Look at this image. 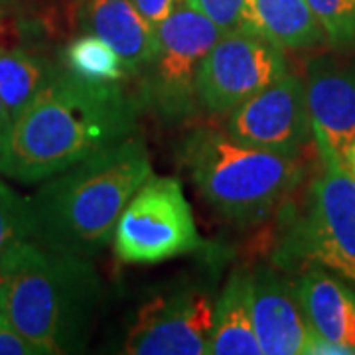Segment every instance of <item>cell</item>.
I'll return each instance as SVG.
<instances>
[{"instance_id": "1", "label": "cell", "mask_w": 355, "mask_h": 355, "mask_svg": "<svg viewBox=\"0 0 355 355\" xmlns=\"http://www.w3.org/2000/svg\"><path fill=\"white\" fill-rule=\"evenodd\" d=\"M140 103L121 83H91L55 67L0 132V174L38 184L137 130Z\"/></svg>"}, {"instance_id": "2", "label": "cell", "mask_w": 355, "mask_h": 355, "mask_svg": "<svg viewBox=\"0 0 355 355\" xmlns=\"http://www.w3.org/2000/svg\"><path fill=\"white\" fill-rule=\"evenodd\" d=\"M101 298V279L85 257L34 239L0 257V312L38 355L83 352Z\"/></svg>"}, {"instance_id": "3", "label": "cell", "mask_w": 355, "mask_h": 355, "mask_svg": "<svg viewBox=\"0 0 355 355\" xmlns=\"http://www.w3.org/2000/svg\"><path fill=\"white\" fill-rule=\"evenodd\" d=\"M150 174V154L135 132L46 180L30 198L34 241L91 259L113 239L123 209Z\"/></svg>"}, {"instance_id": "4", "label": "cell", "mask_w": 355, "mask_h": 355, "mask_svg": "<svg viewBox=\"0 0 355 355\" xmlns=\"http://www.w3.org/2000/svg\"><path fill=\"white\" fill-rule=\"evenodd\" d=\"M180 160L203 200L239 227L266 221L304 176L298 156L257 148L217 128L190 132Z\"/></svg>"}, {"instance_id": "5", "label": "cell", "mask_w": 355, "mask_h": 355, "mask_svg": "<svg viewBox=\"0 0 355 355\" xmlns=\"http://www.w3.org/2000/svg\"><path fill=\"white\" fill-rule=\"evenodd\" d=\"M282 270L320 266L355 284V176L322 164L272 253Z\"/></svg>"}, {"instance_id": "6", "label": "cell", "mask_w": 355, "mask_h": 355, "mask_svg": "<svg viewBox=\"0 0 355 355\" xmlns=\"http://www.w3.org/2000/svg\"><path fill=\"white\" fill-rule=\"evenodd\" d=\"M221 34L223 30L188 0H178L156 28L154 58L139 77L142 103L162 121L178 123L196 111L198 71Z\"/></svg>"}, {"instance_id": "7", "label": "cell", "mask_w": 355, "mask_h": 355, "mask_svg": "<svg viewBox=\"0 0 355 355\" xmlns=\"http://www.w3.org/2000/svg\"><path fill=\"white\" fill-rule=\"evenodd\" d=\"M113 247L127 265H154L205 247L178 178L148 176L119 217Z\"/></svg>"}, {"instance_id": "8", "label": "cell", "mask_w": 355, "mask_h": 355, "mask_svg": "<svg viewBox=\"0 0 355 355\" xmlns=\"http://www.w3.org/2000/svg\"><path fill=\"white\" fill-rule=\"evenodd\" d=\"M286 71L284 53L277 44L241 28L227 30L200 65L198 105L214 114H229Z\"/></svg>"}, {"instance_id": "9", "label": "cell", "mask_w": 355, "mask_h": 355, "mask_svg": "<svg viewBox=\"0 0 355 355\" xmlns=\"http://www.w3.org/2000/svg\"><path fill=\"white\" fill-rule=\"evenodd\" d=\"M214 292L182 284L140 306L123 352L130 355H207L216 324Z\"/></svg>"}, {"instance_id": "10", "label": "cell", "mask_w": 355, "mask_h": 355, "mask_svg": "<svg viewBox=\"0 0 355 355\" xmlns=\"http://www.w3.org/2000/svg\"><path fill=\"white\" fill-rule=\"evenodd\" d=\"M225 130L257 148L298 156L312 139L304 79L286 71L231 111Z\"/></svg>"}, {"instance_id": "11", "label": "cell", "mask_w": 355, "mask_h": 355, "mask_svg": "<svg viewBox=\"0 0 355 355\" xmlns=\"http://www.w3.org/2000/svg\"><path fill=\"white\" fill-rule=\"evenodd\" d=\"M304 83L322 164L347 168L355 144V65L322 55L308 64Z\"/></svg>"}, {"instance_id": "12", "label": "cell", "mask_w": 355, "mask_h": 355, "mask_svg": "<svg viewBox=\"0 0 355 355\" xmlns=\"http://www.w3.org/2000/svg\"><path fill=\"white\" fill-rule=\"evenodd\" d=\"M253 326L263 355L304 354L312 328L298 288L272 266L253 268Z\"/></svg>"}, {"instance_id": "13", "label": "cell", "mask_w": 355, "mask_h": 355, "mask_svg": "<svg viewBox=\"0 0 355 355\" xmlns=\"http://www.w3.org/2000/svg\"><path fill=\"white\" fill-rule=\"evenodd\" d=\"M83 24L113 48L130 76L139 77L156 51V32L132 0H87Z\"/></svg>"}, {"instance_id": "14", "label": "cell", "mask_w": 355, "mask_h": 355, "mask_svg": "<svg viewBox=\"0 0 355 355\" xmlns=\"http://www.w3.org/2000/svg\"><path fill=\"white\" fill-rule=\"evenodd\" d=\"M298 298L310 328L355 355V291L326 268L310 266L300 277Z\"/></svg>"}, {"instance_id": "15", "label": "cell", "mask_w": 355, "mask_h": 355, "mask_svg": "<svg viewBox=\"0 0 355 355\" xmlns=\"http://www.w3.org/2000/svg\"><path fill=\"white\" fill-rule=\"evenodd\" d=\"M239 28L282 50L310 48L326 40L306 0H245Z\"/></svg>"}, {"instance_id": "16", "label": "cell", "mask_w": 355, "mask_h": 355, "mask_svg": "<svg viewBox=\"0 0 355 355\" xmlns=\"http://www.w3.org/2000/svg\"><path fill=\"white\" fill-rule=\"evenodd\" d=\"M209 354L263 355L253 326V268H233L219 292Z\"/></svg>"}, {"instance_id": "17", "label": "cell", "mask_w": 355, "mask_h": 355, "mask_svg": "<svg viewBox=\"0 0 355 355\" xmlns=\"http://www.w3.org/2000/svg\"><path fill=\"white\" fill-rule=\"evenodd\" d=\"M53 65L26 50H0V99L10 119L32 101L53 73Z\"/></svg>"}, {"instance_id": "18", "label": "cell", "mask_w": 355, "mask_h": 355, "mask_svg": "<svg viewBox=\"0 0 355 355\" xmlns=\"http://www.w3.org/2000/svg\"><path fill=\"white\" fill-rule=\"evenodd\" d=\"M64 69L91 83H121L127 79V65L119 53L95 34L76 38L64 51Z\"/></svg>"}, {"instance_id": "19", "label": "cell", "mask_w": 355, "mask_h": 355, "mask_svg": "<svg viewBox=\"0 0 355 355\" xmlns=\"http://www.w3.org/2000/svg\"><path fill=\"white\" fill-rule=\"evenodd\" d=\"M28 239H34L32 200L0 180V257Z\"/></svg>"}, {"instance_id": "20", "label": "cell", "mask_w": 355, "mask_h": 355, "mask_svg": "<svg viewBox=\"0 0 355 355\" xmlns=\"http://www.w3.org/2000/svg\"><path fill=\"white\" fill-rule=\"evenodd\" d=\"M322 26L326 38L336 46L355 42V0H306Z\"/></svg>"}, {"instance_id": "21", "label": "cell", "mask_w": 355, "mask_h": 355, "mask_svg": "<svg viewBox=\"0 0 355 355\" xmlns=\"http://www.w3.org/2000/svg\"><path fill=\"white\" fill-rule=\"evenodd\" d=\"M193 8L205 14L223 32L239 28L245 0H188Z\"/></svg>"}, {"instance_id": "22", "label": "cell", "mask_w": 355, "mask_h": 355, "mask_svg": "<svg viewBox=\"0 0 355 355\" xmlns=\"http://www.w3.org/2000/svg\"><path fill=\"white\" fill-rule=\"evenodd\" d=\"M0 355H38V349L0 312Z\"/></svg>"}, {"instance_id": "23", "label": "cell", "mask_w": 355, "mask_h": 355, "mask_svg": "<svg viewBox=\"0 0 355 355\" xmlns=\"http://www.w3.org/2000/svg\"><path fill=\"white\" fill-rule=\"evenodd\" d=\"M132 4L139 8V12L146 18V22L153 26L156 32V28L176 8L178 0H132Z\"/></svg>"}, {"instance_id": "24", "label": "cell", "mask_w": 355, "mask_h": 355, "mask_svg": "<svg viewBox=\"0 0 355 355\" xmlns=\"http://www.w3.org/2000/svg\"><path fill=\"white\" fill-rule=\"evenodd\" d=\"M8 121H10V111L6 109L4 101L0 99V132H2V128L8 125Z\"/></svg>"}, {"instance_id": "25", "label": "cell", "mask_w": 355, "mask_h": 355, "mask_svg": "<svg viewBox=\"0 0 355 355\" xmlns=\"http://www.w3.org/2000/svg\"><path fill=\"white\" fill-rule=\"evenodd\" d=\"M347 170L355 176V144L354 148H352V153H349V158H347Z\"/></svg>"}, {"instance_id": "26", "label": "cell", "mask_w": 355, "mask_h": 355, "mask_svg": "<svg viewBox=\"0 0 355 355\" xmlns=\"http://www.w3.org/2000/svg\"><path fill=\"white\" fill-rule=\"evenodd\" d=\"M2 32H4V14L0 10V38H2ZM0 50H2V44H0Z\"/></svg>"}]
</instances>
